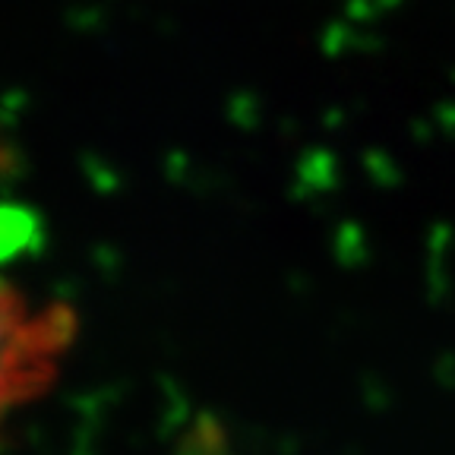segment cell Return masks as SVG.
<instances>
[{"label": "cell", "instance_id": "6da1fadb", "mask_svg": "<svg viewBox=\"0 0 455 455\" xmlns=\"http://www.w3.org/2000/svg\"><path fill=\"white\" fill-rule=\"evenodd\" d=\"M76 339L70 300L42 298L0 275V430L54 389Z\"/></svg>", "mask_w": 455, "mask_h": 455}]
</instances>
